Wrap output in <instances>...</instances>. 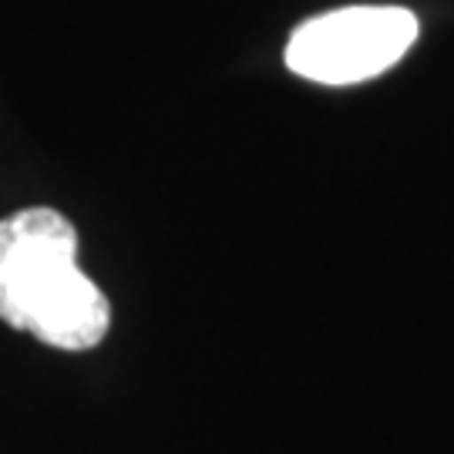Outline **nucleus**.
Masks as SVG:
<instances>
[{
    "label": "nucleus",
    "instance_id": "1",
    "mask_svg": "<svg viewBox=\"0 0 454 454\" xmlns=\"http://www.w3.org/2000/svg\"><path fill=\"white\" fill-rule=\"evenodd\" d=\"M0 320L58 350H91L112 307L78 266V232L58 209L34 206L0 223Z\"/></svg>",
    "mask_w": 454,
    "mask_h": 454
},
{
    "label": "nucleus",
    "instance_id": "2",
    "mask_svg": "<svg viewBox=\"0 0 454 454\" xmlns=\"http://www.w3.org/2000/svg\"><path fill=\"white\" fill-rule=\"evenodd\" d=\"M418 17L407 7H340L309 17L286 44V67L317 84H357L384 74L418 41Z\"/></svg>",
    "mask_w": 454,
    "mask_h": 454
}]
</instances>
